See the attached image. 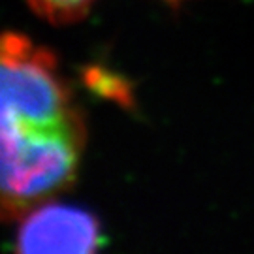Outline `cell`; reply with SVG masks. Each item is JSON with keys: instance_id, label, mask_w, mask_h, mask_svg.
I'll list each match as a JSON object with an SVG mask.
<instances>
[{"instance_id": "1", "label": "cell", "mask_w": 254, "mask_h": 254, "mask_svg": "<svg viewBox=\"0 0 254 254\" xmlns=\"http://www.w3.org/2000/svg\"><path fill=\"white\" fill-rule=\"evenodd\" d=\"M85 125L55 57L32 40L0 36V215H27L68 187Z\"/></svg>"}, {"instance_id": "3", "label": "cell", "mask_w": 254, "mask_h": 254, "mask_svg": "<svg viewBox=\"0 0 254 254\" xmlns=\"http://www.w3.org/2000/svg\"><path fill=\"white\" fill-rule=\"evenodd\" d=\"M94 0H28L30 8L40 17L51 21L53 25H68L89 11Z\"/></svg>"}, {"instance_id": "2", "label": "cell", "mask_w": 254, "mask_h": 254, "mask_svg": "<svg viewBox=\"0 0 254 254\" xmlns=\"http://www.w3.org/2000/svg\"><path fill=\"white\" fill-rule=\"evenodd\" d=\"M98 224L87 211L61 203L30 209L17 232V254H96Z\"/></svg>"}]
</instances>
